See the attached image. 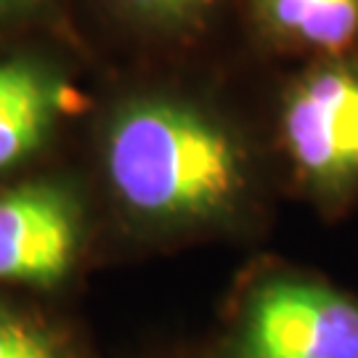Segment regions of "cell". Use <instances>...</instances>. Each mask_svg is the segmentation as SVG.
Segmentation results:
<instances>
[{
  "instance_id": "cell-1",
  "label": "cell",
  "mask_w": 358,
  "mask_h": 358,
  "mask_svg": "<svg viewBox=\"0 0 358 358\" xmlns=\"http://www.w3.org/2000/svg\"><path fill=\"white\" fill-rule=\"evenodd\" d=\"M106 178L122 215L170 234L229 215L242 199L244 162L234 138L210 117L149 101L115 120Z\"/></svg>"
},
{
  "instance_id": "cell-10",
  "label": "cell",
  "mask_w": 358,
  "mask_h": 358,
  "mask_svg": "<svg viewBox=\"0 0 358 358\" xmlns=\"http://www.w3.org/2000/svg\"><path fill=\"white\" fill-rule=\"evenodd\" d=\"M167 358H170V356H167Z\"/></svg>"
},
{
  "instance_id": "cell-8",
  "label": "cell",
  "mask_w": 358,
  "mask_h": 358,
  "mask_svg": "<svg viewBox=\"0 0 358 358\" xmlns=\"http://www.w3.org/2000/svg\"><path fill=\"white\" fill-rule=\"evenodd\" d=\"M122 3L143 16L162 19V22H178V19H189L194 13H199L210 0H122Z\"/></svg>"
},
{
  "instance_id": "cell-3",
  "label": "cell",
  "mask_w": 358,
  "mask_h": 358,
  "mask_svg": "<svg viewBox=\"0 0 358 358\" xmlns=\"http://www.w3.org/2000/svg\"><path fill=\"white\" fill-rule=\"evenodd\" d=\"M85 244V207L69 186L32 180L0 192V287L59 289L75 276Z\"/></svg>"
},
{
  "instance_id": "cell-4",
  "label": "cell",
  "mask_w": 358,
  "mask_h": 358,
  "mask_svg": "<svg viewBox=\"0 0 358 358\" xmlns=\"http://www.w3.org/2000/svg\"><path fill=\"white\" fill-rule=\"evenodd\" d=\"M284 146L319 192L358 183V64L337 62L303 77L282 112Z\"/></svg>"
},
{
  "instance_id": "cell-6",
  "label": "cell",
  "mask_w": 358,
  "mask_h": 358,
  "mask_svg": "<svg viewBox=\"0 0 358 358\" xmlns=\"http://www.w3.org/2000/svg\"><path fill=\"white\" fill-rule=\"evenodd\" d=\"M257 11L294 48L337 56L358 43V0H257Z\"/></svg>"
},
{
  "instance_id": "cell-7",
  "label": "cell",
  "mask_w": 358,
  "mask_h": 358,
  "mask_svg": "<svg viewBox=\"0 0 358 358\" xmlns=\"http://www.w3.org/2000/svg\"><path fill=\"white\" fill-rule=\"evenodd\" d=\"M0 358H96V353L48 310L0 294Z\"/></svg>"
},
{
  "instance_id": "cell-9",
  "label": "cell",
  "mask_w": 358,
  "mask_h": 358,
  "mask_svg": "<svg viewBox=\"0 0 358 358\" xmlns=\"http://www.w3.org/2000/svg\"><path fill=\"white\" fill-rule=\"evenodd\" d=\"M19 3H27V0H0V8H8V6H19Z\"/></svg>"
},
{
  "instance_id": "cell-2",
  "label": "cell",
  "mask_w": 358,
  "mask_h": 358,
  "mask_svg": "<svg viewBox=\"0 0 358 358\" xmlns=\"http://www.w3.org/2000/svg\"><path fill=\"white\" fill-rule=\"evenodd\" d=\"M226 358H358V306L327 284L266 276L244 297Z\"/></svg>"
},
{
  "instance_id": "cell-5",
  "label": "cell",
  "mask_w": 358,
  "mask_h": 358,
  "mask_svg": "<svg viewBox=\"0 0 358 358\" xmlns=\"http://www.w3.org/2000/svg\"><path fill=\"white\" fill-rule=\"evenodd\" d=\"M59 109L53 80L27 62L0 64V170L27 159L48 136Z\"/></svg>"
}]
</instances>
